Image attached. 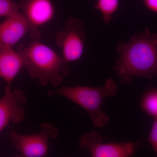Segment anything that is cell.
<instances>
[{"instance_id":"7","label":"cell","mask_w":157,"mask_h":157,"mask_svg":"<svg viewBox=\"0 0 157 157\" xmlns=\"http://www.w3.org/2000/svg\"><path fill=\"white\" fill-rule=\"evenodd\" d=\"M20 6L21 13L30 26L31 39L39 40L41 36L39 29L54 17L55 9L53 0H23Z\"/></svg>"},{"instance_id":"6","label":"cell","mask_w":157,"mask_h":157,"mask_svg":"<svg viewBox=\"0 0 157 157\" xmlns=\"http://www.w3.org/2000/svg\"><path fill=\"white\" fill-rule=\"evenodd\" d=\"M103 138L99 132L85 133L78 142L80 148L88 149L92 157H128L135 151L134 144H103Z\"/></svg>"},{"instance_id":"4","label":"cell","mask_w":157,"mask_h":157,"mask_svg":"<svg viewBox=\"0 0 157 157\" xmlns=\"http://www.w3.org/2000/svg\"><path fill=\"white\" fill-rule=\"evenodd\" d=\"M40 132L33 135H21L14 130L9 134L11 145L18 156L43 157L47 155L48 141L55 139L58 135L59 130L53 125L42 124Z\"/></svg>"},{"instance_id":"1","label":"cell","mask_w":157,"mask_h":157,"mask_svg":"<svg viewBox=\"0 0 157 157\" xmlns=\"http://www.w3.org/2000/svg\"><path fill=\"white\" fill-rule=\"evenodd\" d=\"M119 58L114 69L124 83H128L133 76L157 77V34L148 29L135 35L125 44H119Z\"/></svg>"},{"instance_id":"10","label":"cell","mask_w":157,"mask_h":157,"mask_svg":"<svg viewBox=\"0 0 157 157\" xmlns=\"http://www.w3.org/2000/svg\"><path fill=\"white\" fill-rule=\"evenodd\" d=\"M23 67H25V59L21 50L0 48V77L6 85H11Z\"/></svg>"},{"instance_id":"15","label":"cell","mask_w":157,"mask_h":157,"mask_svg":"<svg viewBox=\"0 0 157 157\" xmlns=\"http://www.w3.org/2000/svg\"><path fill=\"white\" fill-rule=\"evenodd\" d=\"M143 2L149 10L157 14V0H143Z\"/></svg>"},{"instance_id":"13","label":"cell","mask_w":157,"mask_h":157,"mask_svg":"<svg viewBox=\"0 0 157 157\" xmlns=\"http://www.w3.org/2000/svg\"><path fill=\"white\" fill-rule=\"evenodd\" d=\"M21 12L20 4L14 0H0V17H8Z\"/></svg>"},{"instance_id":"14","label":"cell","mask_w":157,"mask_h":157,"mask_svg":"<svg viewBox=\"0 0 157 157\" xmlns=\"http://www.w3.org/2000/svg\"><path fill=\"white\" fill-rule=\"evenodd\" d=\"M148 141L157 156V118H155L154 121L151 132L149 136Z\"/></svg>"},{"instance_id":"11","label":"cell","mask_w":157,"mask_h":157,"mask_svg":"<svg viewBox=\"0 0 157 157\" xmlns=\"http://www.w3.org/2000/svg\"><path fill=\"white\" fill-rule=\"evenodd\" d=\"M141 107L149 115L157 118V89L146 92L141 100Z\"/></svg>"},{"instance_id":"9","label":"cell","mask_w":157,"mask_h":157,"mask_svg":"<svg viewBox=\"0 0 157 157\" xmlns=\"http://www.w3.org/2000/svg\"><path fill=\"white\" fill-rule=\"evenodd\" d=\"M30 30L29 24L21 12L6 17L0 25V48H13Z\"/></svg>"},{"instance_id":"12","label":"cell","mask_w":157,"mask_h":157,"mask_svg":"<svg viewBox=\"0 0 157 157\" xmlns=\"http://www.w3.org/2000/svg\"><path fill=\"white\" fill-rule=\"evenodd\" d=\"M119 0H98L95 8L101 11L106 24L110 22L112 15L118 9Z\"/></svg>"},{"instance_id":"2","label":"cell","mask_w":157,"mask_h":157,"mask_svg":"<svg viewBox=\"0 0 157 157\" xmlns=\"http://www.w3.org/2000/svg\"><path fill=\"white\" fill-rule=\"evenodd\" d=\"M21 50L29 76L42 86L49 84L58 86L63 83V76L69 74L68 63L63 57L39 39L33 40L28 46Z\"/></svg>"},{"instance_id":"5","label":"cell","mask_w":157,"mask_h":157,"mask_svg":"<svg viewBox=\"0 0 157 157\" xmlns=\"http://www.w3.org/2000/svg\"><path fill=\"white\" fill-rule=\"evenodd\" d=\"M86 37L83 22L73 17L68 18L64 29L57 33V45L61 49L62 56L68 63L78 60L82 56Z\"/></svg>"},{"instance_id":"8","label":"cell","mask_w":157,"mask_h":157,"mask_svg":"<svg viewBox=\"0 0 157 157\" xmlns=\"http://www.w3.org/2000/svg\"><path fill=\"white\" fill-rule=\"evenodd\" d=\"M27 98L22 90L12 91L11 86L6 85L4 95L0 99V132H3L10 121L17 124L24 118L25 110L22 105Z\"/></svg>"},{"instance_id":"3","label":"cell","mask_w":157,"mask_h":157,"mask_svg":"<svg viewBox=\"0 0 157 157\" xmlns=\"http://www.w3.org/2000/svg\"><path fill=\"white\" fill-rule=\"evenodd\" d=\"M117 90V86L115 82L109 78L102 87L63 86L56 90H50L47 95L48 96H61L78 104L88 113L93 126L101 128L107 126L110 121L109 117L102 111V101L108 96H115Z\"/></svg>"}]
</instances>
